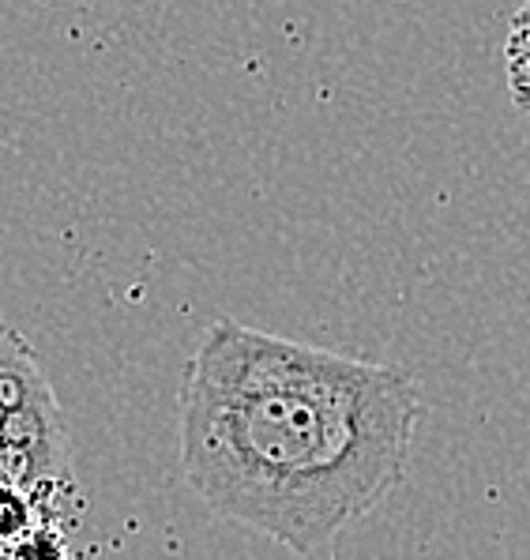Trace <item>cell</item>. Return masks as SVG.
Listing matches in <instances>:
<instances>
[{"label":"cell","mask_w":530,"mask_h":560,"mask_svg":"<svg viewBox=\"0 0 530 560\" xmlns=\"http://www.w3.org/2000/svg\"><path fill=\"white\" fill-rule=\"evenodd\" d=\"M417 413L403 369L219 320L185 369L181 470L222 520L316 553L403 481Z\"/></svg>","instance_id":"6da1fadb"},{"label":"cell","mask_w":530,"mask_h":560,"mask_svg":"<svg viewBox=\"0 0 530 560\" xmlns=\"http://www.w3.org/2000/svg\"><path fill=\"white\" fill-rule=\"evenodd\" d=\"M34 527H38V515L31 497L23 489L0 486V546H20Z\"/></svg>","instance_id":"7a4b0ae2"},{"label":"cell","mask_w":530,"mask_h":560,"mask_svg":"<svg viewBox=\"0 0 530 560\" xmlns=\"http://www.w3.org/2000/svg\"><path fill=\"white\" fill-rule=\"evenodd\" d=\"M504 65H508V83L511 98L519 102V109L530 114V34L527 31H508L504 42Z\"/></svg>","instance_id":"3957f363"},{"label":"cell","mask_w":530,"mask_h":560,"mask_svg":"<svg viewBox=\"0 0 530 560\" xmlns=\"http://www.w3.org/2000/svg\"><path fill=\"white\" fill-rule=\"evenodd\" d=\"M15 560H64V541L57 530L49 527H34L20 546H12Z\"/></svg>","instance_id":"277c9868"},{"label":"cell","mask_w":530,"mask_h":560,"mask_svg":"<svg viewBox=\"0 0 530 560\" xmlns=\"http://www.w3.org/2000/svg\"><path fill=\"white\" fill-rule=\"evenodd\" d=\"M511 27H516V31H527V34H530V4H527V8H519V12H516V20H511Z\"/></svg>","instance_id":"5b68a950"}]
</instances>
